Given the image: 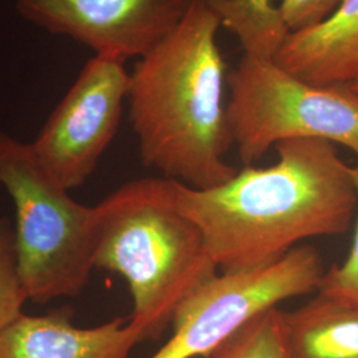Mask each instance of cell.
I'll return each instance as SVG.
<instances>
[{"label":"cell","mask_w":358,"mask_h":358,"mask_svg":"<svg viewBox=\"0 0 358 358\" xmlns=\"http://www.w3.org/2000/svg\"><path fill=\"white\" fill-rule=\"evenodd\" d=\"M275 148V165L245 166L217 187L176 183L179 208L199 226L223 272L269 266L304 239L343 235L350 227L357 187L332 142L294 138Z\"/></svg>","instance_id":"1"},{"label":"cell","mask_w":358,"mask_h":358,"mask_svg":"<svg viewBox=\"0 0 358 358\" xmlns=\"http://www.w3.org/2000/svg\"><path fill=\"white\" fill-rule=\"evenodd\" d=\"M219 27L206 0H192L180 24L130 73L129 118L142 162L198 190L239 171L226 159L234 140Z\"/></svg>","instance_id":"2"},{"label":"cell","mask_w":358,"mask_h":358,"mask_svg":"<svg viewBox=\"0 0 358 358\" xmlns=\"http://www.w3.org/2000/svg\"><path fill=\"white\" fill-rule=\"evenodd\" d=\"M176 179L129 180L94 206V268L118 273L130 324L159 338L182 304L217 275L203 232L177 203Z\"/></svg>","instance_id":"3"},{"label":"cell","mask_w":358,"mask_h":358,"mask_svg":"<svg viewBox=\"0 0 358 358\" xmlns=\"http://www.w3.org/2000/svg\"><path fill=\"white\" fill-rule=\"evenodd\" d=\"M0 186L15 207V242L28 300L76 297L94 269V206L81 205L41 166L32 145L0 133Z\"/></svg>","instance_id":"4"},{"label":"cell","mask_w":358,"mask_h":358,"mask_svg":"<svg viewBox=\"0 0 358 358\" xmlns=\"http://www.w3.org/2000/svg\"><path fill=\"white\" fill-rule=\"evenodd\" d=\"M227 85L231 134L245 166L294 138L340 143L358 155V96L348 85H316L248 55L227 73Z\"/></svg>","instance_id":"5"},{"label":"cell","mask_w":358,"mask_h":358,"mask_svg":"<svg viewBox=\"0 0 358 358\" xmlns=\"http://www.w3.org/2000/svg\"><path fill=\"white\" fill-rule=\"evenodd\" d=\"M324 273L319 252L297 245L269 266L217 275L179 308L173 336L150 358H207L260 313L317 291Z\"/></svg>","instance_id":"6"},{"label":"cell","mask_w":358,"mask_h":358,"mask_svg":"<svg viewBox=\"0 0 358 358\" xmlns=\"http://www.w3.org/2000/svg\"><path fill=\"white\" fill-rule=\"evenodd\" d=\"M125 62L94 56L32 142L41 166L66 190L83 186L113 141L128 99Z\"/></svg>","instance_id":"7"},{"label":"cell","mask_w":358,"mask_h":358,"mask_svg":"<svg viewBox=\"0 0 358 358\" xmlns=\"http://www.w3.org/2000/svg\"><path fill=\"white\" fill-rule=\"evenodd\" d=\"M192 0H16L27 22L65 35L97 56L141 59L180 24Z\"/></svg>","instance_id":"8"},{"label":"cell","mask_w":358,"mask_h":358,"mask_svg":"<svg viewBox=\"0 0 358 358\" xmlns=\"http://www.w3.org/2000/svg\"><path fill=\"white\" fill-rule=\"evenodd\" d=\"M73 316L69 306L41 316L23 313L0 333V358H129L131 349L145 341L129 319L78 328Z\"/></svg>","instance_id":"9"},{"label":"cell","mask_w":358,"mask_h":358,"mask_svg":"<svg viewBox=\"0 0 358 358\" xmlns=\"http://www.w3.org/2000/svg\"><path fill=\"white\" fill-rule=\"evenodd\" d=\"M273 60L308 83L346 85L358 77V0H343L316 26L289 32Z\"/></svg>","instance_id":"10"},{"label":"cell","mask_w":358,"mask_h":358,"mask_svg":"<svg viewBox=\"0 0 358 358\" xmlns=\"http://www.w3.org/2000/svg\"><path fill=\"white\" fill-rule=\"evenodd\" d=\"M289 358H358V310L317 294L282 312Z\"/></svg>","instance_id":"11"},{"label":"cell","mask_w":358,"mask_h":358,"mask_svg":"<svg viewBox=\"0 0 358 358\" xmlns=\"http://www.w3.org/2000/svg\"><path fill=\"white\" fill-rule=\"evenodd\" d=\"M220 23L239 40L244 55L273 59L289 29L272 0H206Z\"/></svg>","instance_id":"12"},{"label":"cell","mask_w":358,"mask_h":358,"mask_svg":"<svg viewBox=\"0 0 358 358\" xmlns=\"http://www.w3.org/2000/svg\"><path fill=\"white\" fill-rule=\"evenodd\" d=\"M207 358H289L282 310L260 313Z\"/></svg>","instance_id":"13"},{"label":"cell","mask_w":358,"mask_h":358,"mask_svg":"<svg viewBox=\"0 0 358 358\" xmlns=\"http://www.w3.org/2000/svg\"><path fill=\"white\" fill-rule=\"evenodd\" d=\"M28 301L19 269L15 230L7 219H0V333L24 312Z\"/></svg>","instance_id":"14"},{"label":"cell","mask_w":358,"mask_h":358,"mask_svg":"<svg viewBox=\"0 0 358 358\" xmlns=\"http://www.w3.org/2000/svg\"><path fill=\"white\" fill-rule=\"evenodd\" d=\"M352 174L358 192V165L352 167ZM317 291L340 306L358 310V219L352 248L344 263L325 271Z\"/></svg>","instance_id":"15"},{"label":"cell","mask_w":358,"mask_h":358,"mask_svg":"<svg viewBox=\"0 0 358 358\" xmlns=\"http://www.w3.org/2000/svg\"><path fill=\"white\" fill-rule=\"evenodd\" d=\"M343 0H282L279 8L289 32L316 26L325 20Z\"/></svg>","instance_id":"16"},{"label":"cell","mask_w":358,"mask_h":358,"mask_svg":"<svg viewBox=\"0 0 358 358\" xmlns=\"http://www.w3.org/2000/svg\"><path fill=\"white\" fill-rule=\"evenodd\" d=\"M350 90H353L356 94L358 96V77L355 80V81H352V83H349V84H346Z\"/></svg>","instance_id":"17"}]
</instances>
